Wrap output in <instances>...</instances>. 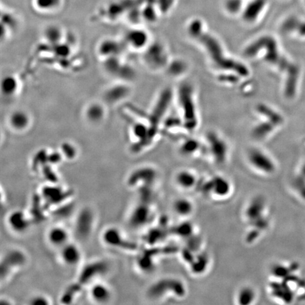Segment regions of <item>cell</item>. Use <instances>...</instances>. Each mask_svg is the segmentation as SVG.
<instances>
[{
	"label": "cell",
	"instance_id": "obj_29",
	"mask_svg": "<svg viewBox=\"0 0 305 305\" xmlns=\"http://www.w3.org/2000/svg\"><path fill=\"white\" fill-rule=\"evenodd\" d=\"M166 69L168 70L169 74L177 77V76L182 75L187 72L188 65H187L186 62L182 60V59H176L170 61Z\"/></svg>",
	"mask_w": 305,
	"mask_h": 305
},
{
	"label": "cell",
	"instance_id": "obj_5",
	"mask_svg": "<svg viewBox=\"0 0 305 305\" xmlns=\"http://www.w3.org/2000/svg\"><path fill=\"white\" fill-rule=\"evenodd\" d=\"M201 193L214 201H224L231 197L233 192L232 181L221 175H214L199 182Z\"/></svg>",
	"mask_w": 305,
	"mask_h": 305
},
{
	"label": "cell",
	"instance_id": "obj_12",
	"mask_svg": "<svg viewBox=\"0 0 305 305\" xmlns=\"http://www.w3.org/2000/svg\"><path fill=\"white\" fill-rule=\"evenodd\" d=\"M175 182L181 190L190 191L198 188L200 181L196 172L190 169H181L175 175Z\"/></svg>",
	"mask_w": 305,
	"mask_h": 305
},
{
	"label": "cell",
	"instance_id": "obj_4",
	"mask_svg": "<svg viewBox=\"0 0 305 305\" xmlns=\"http://www.w3.org/2000/svg\"><path fill=\"white\" fill-rule=\"evenodd\" d=\"M177 101L181 114V121L187 131L195 130L199 125V115L195 93L193 86L189 83L179 86L177 92Z\"/></svg>",
	"mask_w": 305,
	"mask_h": 305
},
{
	"label": "cell",
	"instance_id": "obj_33",
	"mask_svg": "<svg viewBox=\"0 0 305 305\" xmlns=\"http://www.w3.org/2000/svg\"><path fill=\"white\" fill-rule=\"evenodd\" d=\"M295 36L297 38H302V39L305 38V20L301 19Z\"/></svg>",
	"mask_w": 305,
	"mask_h": 305
},
{
	"label": "cell",
	"instance_id": "obj_9",
	"mask_svg": "<svg viewBox=\"0 0 305 305\" xmlns=\"http://www.w3.org/2000/svg\"><path fill=\"white\" fill-rule=\"evenodd\" d=\"M143 59L147 66L152 70L158 71L165 69L170 63L168 52L161 42H154L145 49Z\"/></svg>",
	"mask_w": 305,
	"mask_h": 305
},
{
	"label": "cell",
	"instance_id": "obj_14",
	"mask_svg": "<svg viewBox=\"0 0 305 305\" xmlns=\"http://www.w3.org/2000/svg\"><path fill=\"white\" fill-rule=\"evenodd\" d=\"M9 226L15 232L22 233L26 231L29 227V220L26 215L21 210H14L9 216Z\"/></svg>",
	"mask_w": 305,
	"mask_h": 305
},
{
	"label": "cell",
	"instance_id": "obj_21",
	"mask_svg": "<svg viewBox=\"0 0 305 305\" xmlns=\"http://www.w3.org/2000/svg\"><path fill=\"white\" fill-rule=\"evenodd\" d=\"M172 208L176 215L185 219L193 214L194 204L192 200L187 197H179L174 201Z\"/></svg>",
	"mask_w": 305,
	"mask_h": 305
},
{
	"label": "cell",
	"instance_id": "obj_31",
	"mask_svg": "<svg viewBox=\"0 0 305 305\" xmlns=\"http://www.w3.org/2000/svg\"><path fill=\"white\" fill-rule=\"evenodd\" d=\"M150 212L148 207L140 206L137 208V210L134 212L133 220L136 221H133L134 223L137 224H143L146 221H148L149 218Z\"/></svg>",
	"mask_w": 305,
	"mask_h": 305
},
{
	"label": "cell",
	"instance_id": "obj_2",
	"mask_svg": "<svg viewBox=\"0 0 305 305\" xmlns=\"http://www.w3.org/2000/svg\"><path fill=\"white\" fill-rule=\"evenodd\" d=\"M244 54L248 58L261 59L282 72L285 76L298 67L283 54L277 40L270 35L256 38L245 48Z\"/></svg>",
	"mask_w": 305,
	"mask_h": 305
},
{
	"label": "cell",
	"instance_id": "obj_18",
	"mask_svg": "<svg viewBox=\"0 0 305 305\" xmlns=\"http://www.w3.org/2000/svg\"><path fill=\"white\" fill-rule=\"evenodd\" d=\"M65 0H32L34 10L41 14H52L61 10Z\"/></svg>",
	"mask_w": 305,
	"mask_h": 305
},
{
	"label": "cell",
	"instance_id": "obj_24",
	"mask_svg": "<svg viewBox=\"0 0 305 305\" xmlns=\"http://www.w3.org/2000/svg\"><path fill=\"white\" fill-rule=\"evenodd\" d=\"M105 110L104 107L99 103H93L88 105L85 111L87 120L93 124H98L104 119Z\"/></svg>",
	"mask_w": 305,
	"mask_h": 305
},
{
	"label": "cell",
	"instance_id": "obj_25",
	"mask_svg": "<svg viewBox=\"0 0 305 305\" xmlns=\"http://www.w3.org/2000/svg\"><path fill=\"white\" fill-rule=\"evenodd\" d=\"M43 36L45 41L53 45H57L61 43L64 38L63 28L59 25L50 24L45 28Z\"/></svg>",
	"mask_w": 305,
	"mask_h": 305
},
{
	"label": "cell",
	"instance_id": "obj_1",
	"mask_svg": "<svg viewBox=\"0 0 305 305\" xmlns=\"http://www.w3.org/2000/svg\"><path fill=\"white\" fill-rule=\"evenodd\" d=\"M204 23L201 19L192 20L189 23L188 32L190 37L199 42L206 50L214 67L227 73L231 72L240 77H246L250 74L248 67L241 62L229 57L225 52L221 42L205 30Z\"/></svg>",
	"mask_w": 305,
	"mask_h": 305
},
{
	"label": "cell",
	"instance_id": "obj_13",
	"mask_svg": "<svg viewBox=\"0 0 305 305\" xmlns=\"http://www.w3.org/2000/svg\"><path fill=\"white\" fill-rule=\"evenodd\" d=\"M123 51V45L114 39H105L102 41L98 48V52L101 57L107 58L119 57Z\"/></svg>",
	"mask_w": 305,
	"mask_h": 305
},
{
	"label": "cell",
	"instance_id": "obj_23",
	"mask_svg": "<svg viewBox=\"0 0 305 305\" xmlns=\"http://www.w3.org/2000/svg\"><path fill=\"white\" fill-rule=\"evenodd\" d=\"M90 297L97 303H107L111 298V292L106 285L96 283L90 290Z\"/></svg>",
	"mask_w": 305,
	"mask_h": 305
},
{
	"label": "cell",
	"instance_id": "obj_22",
	"mask_svg": "<svg viewBox=\"0 0 305 305\" xmlns=\"http://www.w3.org/2000/svg\"><path fill=\"white\" fill-rule=\"evenodd\" d=\"M257 299V292L253 287L243 286L238 290L235 295L236 304L250 305L255 303Z\"/></svg>",
	"mask_w": 305,
	"mask_h": 305
},
{
	"label": "cell",
	"instance_id": "obj_34",
	"mask_svg": "<svg viewBox=\"0 0 305 305\" xmlns=\"http://www.w3.org/2000/svg\"><path fill=\"white\" fill-rule=\"evenodd\" d=\"M32 304H48V302L47 301V299L45 297H42V296H38V297H34L32 299Z\"/></svg>",
	"mask_w": 305,
	"mask_h": 305
},
{
	"label": "cell",
	"instance_id": "obj_3",
	"mask_svg": "<svg viewBox=\"0 0 305 305\" xmlns=\"http://www.w3.org/2000/svg\"><path fill=\"white\" fill-rule=\"evenodd\" d=\"M268 206L266 199L257 196L251 199L244 210V219L250 229L246 235L247 241L252 243L260 238L269 227Z\"/></svg>",
	"mask_w": 305,
	"mask_h": 305
},
{
	"label": "cell",
	"instance_id": "obj_20",
	"mask_svg": "<svg viewBox=\"0 0 305 305\" xmlns=\"http://www.w3.org/2000/svg\"><path fill=\"white\" fill-rule=\"evenodd\" d=\"M48 240L52 246L62 248L69 242V232L63 227H52L48 232Z\"/></svg>",
	"mask_w": 305,
	"mask_h": 305
},
{
	"label": "cell",
	"instance_id": "obj_11",
	"mask_svg": "<svg viewBox=\"0 0 305 305\" xmlns=\"http://www.w3.org/2000/svg\"><path fill=\"white\" fill-rule=\"evenodd\" d=\"M149 40L148 33L139 27L129 29L125 34V44L134 50H145L150 43Z\"/></svg>",
	"mask_w": 305,
	"mask_h": 305
},
{
	"label": "cell",
	"instance_id": "obj_7",
	"mask_svg": "<svg viewBox=\"0 0 305 305\" xmlns=\"http://www.w3.org/2000/svg\"><path fill=\"white\" fill-rule=\"evenodd\" d=\"M247 161L250 168L259 175L271 176L277 170V165L272 156L258 147L250 148L247 152Z\"/></svg>",
	"mask_w": 305,
	"mask_h": 305
},
{
	"label": "cell",
	"instance_id": "obj_32",
	"mask_svg": "<svg viewBox=\"0 0 305 305\" xmlns=\"http://www.w3.org/2000/svg\"><path fill=\"white\" fill-rule=\"evenodd\" d=\"M63 154L64 155L66 156L68 159H72L75 157L76 154V150L75 147L72 146L70 143H65L63 145Z\"/></svg>",
	"mask_w": 305,
	"mask_h": 305
},
{
	"label": "cell",
	"instance_id": "obj_10",
	"mask_svg": "<svg viewBox=\"0 0 305 305\" xmlns=\"http://www.w3.org/2000/svg\"><path fill=\"white\" fill-rule=\"evenodd\" d=\"M267 6L268 0H250L245 4L240 16L247 24H254L260 19Z\"/></svg>",
	"mask_w": 305,
	"mask_h": 305
},
{
	"label": "cell",
	"instance_id": "obj_16",
	"mask_svg": "<svg viewBox=\"0 0 305 305\" xmlns=\"http://www.w3.org/2000/svg\"><path fill=\"white\" fill-rule=\"evenodd\" d=\"M130 93V87L127 85L115 84L110 87L105 93V101L110 104L119 103L126 99Z\"/></svg>",
	"mask_w": 305,
	"mask_h": 305
},
{
	"label": "cell",
	"instance_id": "obj_8",
	"mask_svg": "<svg viewBox=\"0 0 305 305\" xmlns=\"http://www.w3.org/2000/svg\"><path fill=\"white\" fill-rule=\"evenodd\" d=\"M205 151L217 165H224L229 155V146L224 138L216 132L206 134Z\"/></svg>",
	"mask_w": 305,
	"mask_h": 305
},
{
	"label": "cell",
	"instance_id": "obj_19",
	"mask_svg": "<svg viewBox=\"0 0 305 305\" xmlns=\"http://www.w3.org/2000/svg\"><path fill=\"white\" fill-rule=\"evenodd\" d=\"M103 240L107 245L117 248H134V245L130 244L123 239L120 232L116 228L107 229L106 231L103 234Z\"/></svg>",
	"mask_w": 305,
	"mask_h": 305
},
{
	"label": "cell",
	"instance_id": "obj_30",
	"mask_svg": "<svg viewBox=\"0 0 305 305\" xmlns=\"http://www.w3.org/2000/svg\"><path fill=\"white\" fill-rule=\"evenodd\" d=\"M244 7L243 0H225L223 3L224 10L230 16L240 15Z\"/></svg>",
	"mask_w": 305,
	"mask_h": 305
},
{
	"label": "cell",
	"instance_id": "obj_28",
	"mask_svg": "<svg viewBox=\"0 0 305 305\" xmlns=\"http://www.w3.org/2000/svg\"><path fill=\"white\" fill-rule=\"evenodd\" d=\"M301 19L296 16H290L283 20L281 25V30L287 35H295Z\"/></svg>",
	"mask_w": 305,
	"mask_h": 305
},
{
	"label": "cell",
	"instance_id": "obj_35",
	"mask_svg": "<svg viewBox=\"0 0 305 305\" xmlns=\"http://www.w3.org/2000/svg\"><path fill=\"white\" fill-rule=\"evenodd\" d=\"M304 1H305V0H304Z\"/></svg>",
	"mask_w": 305,
	"mask_h": 305
},
{
	"label": "cell",
	"instance_id": "obj_15",
	"mask_svg": "<svg viewBox=\"0 0 305 305\" xmlns=\"http://www.w3.org/2000/svg\"><path fill=\"white\" fill-rule=\"evenodd\" d=\"M60 257L65 264L73 266L79 264L81 253L76 245L68 242L61 248Z\"/></svg>",
	"mask_w": 305,
	"mask_h": 305
},
{
	"label": "cell",
	"instance_id": "obj_27",
	"mask_svg": "<svg viewBox=\"0 0 305 305\" xmlns=\"http://www.w3.org/2000/svg\"><path fill=\"white\" fill-rule=\"evenodd\" d=\"M18 85L19 83L15 76L12 75L5 76L2 81V92L6 96L14 95L17 92Z\"/></svg>",
	"mask_w": 305,
	"mask_h": 305
},
{
	"label": "cell",
	"instance_id": "obj_6",
	"mask_svg": "<svg viewBox=\"0 0 305 305\" xmlns=\"http://www.w3.org/2000/svg\"><path fill=\"white\" fill-rule=\"evenodd\" d=\"M148 294L154 299L169 297L179 300L186 297L188 288L181 279L170 277L161 280L152 285Z\"/></svg>",
	"mask_w": 305,
	"mask_h": 305
},
{
	"label": "cell",
	"instance_id": "obj_17",
	"mask_svg": "<svg viewBox=\"0 0 305 305\" xmlns=\"http://www.w3.org/2000/svg\"><path fill=\"white\" fill-rule=\"evenodd\" d=\"M30 123V117L26 112L23 110H15L9 117V125L13 130L22 132L28 129Z\"/></svg>",
	"mask_w": 305,
	"mask_h": 305
},
{
	"label": "cell",
	"instance_id": "obj_26",
	"mask_svg": "<svg viewBox=\"0 0 305 305\" xmlns=\"http://www.w3.org/2000/svg\"><path fill=\"white\" fill-rule=\"evenodd\" d=\"M204 148L203 145L195 139H188L181 143L180 146V152L187 156H193L195 154L201 152V149Z\"/></svg>",
	"mask_w": 305,
	"mask_h": 305
}]
</instances>
